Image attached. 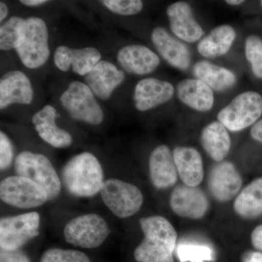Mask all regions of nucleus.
Returning <instances> with one entry per match:
<instances>
[{
	"instance_id": "nucleus-1",
	"label": "nucleus",
	"mask_w": 262,
	"mask_h": 262,
	"mask_svg": "<svg viewBox=\"0 0 262 262\" xmlns=\"http://www.w3.org/2000/svg\"><path fill=\"white\" fill-rule=\"evenodd\" d=\"M144 238L136 247L134 258L138 262H174L177 232L167 219L151 215L140 220Z\"/></svg>"
},
{
	"instance_id": "nucleus-2",
	"label": "nucleus",
	"mask_w": 262,
	"mask_h": 262,
	"mask_svg": "<svg viewBox=\"0 0 262 262\" xmlns=\"http://www.w3.org/2000/svg\"><path fill=\"white\" fill-rule=\"evenodd\" d=\"M61 177L66 189L77 198H93L101 192L104 183L102 166L91 152L72 157L62 169Z\"/></svg>"
},
{
	"instance_id": "nucleus-3",
	"label": "nucleus",
	"mask_w": 262,
	"mask_h": 262,
	"mask_svg": "<svg viewBox=\"0 0 262 262\" xmlns=\"http://www.w3.org/2000/svg\"><path fill=\"white\" fill-rule=\"evenodd\" d=\"M49 34L46 21L37 17L26 19L21 37L15 49L19 59L29 69H37L47 62L51 55Z\"/></svg>"
},
{
	"instance_id": "nucleus-4",
	"label": "nucleus",
	"mask_w": 262,
	"mask_h": 262,
	"mask_svg": "<svg viewBox=\"0 0 262 262\" xmlns=\"http://www.w3.org/2000/svg\"><path fill=\"white\" fill-rule=\"evenodd\" d=\"M16 175L35 182L46 191L49 201L59 196L61 191V179L53 164L46 155L23 151L15 160Z\"/></svg>"
},
{
	"instance_id": "nucleus-5",
	"label": "nucleus",
	"mask_w": 262,
	"mask_h": 262,
	"mask_svg": "<svg viewBox=\"0 0 262 262\" xmlns=\"http://www.w3.org/2000/svg\"><path fill=\"white\" fill-rule=\"evenodd\" d=\"M111 229L106 220L96 213L75 217L67 222L63 235L68 244L82 248L99 247L108 238Z\"/></svg>"
},
{
	"instance_id": "nucleus-6",
	"label": "nucleus",
	"mask_w": 262,
	"mask_h": 262,
	"mask_svg": "<svg viewBox=\"0 0 262 262\" xmlns=\"http://www.w3.org/2000/svg\"><path fill=\"white\" fill-rule=\"evenodd\" d=\"M60 101L71 118L76 121L93 125H100L103 122V110L94 93L80 81L71 82L60 96Z\"/></svg>"
},
{
	"instance_id": "nucleus-7",
	"label": "nucleus",
	"mask_w": 262,
	"mask_h": 262,
	"mask_svg": "<svg viewBox=\"0 0 262 262\" xmlns=\"http://www.w3.org/2000/svg\"><path fill=\"white\" fill-rule=\"evenodd\" d=\"M108 210L120 219L135 215L144 203V195L134 184L118 179H108L100 192Z\"/></svg>"
},
{
	"instance_id": "nucleus-8",
	"label": "nucleus",
	"mask_w": 262,
	"mask_h": 262,
	"mask_svg": "<svg viewBox=\"0 0 262 262\" xmlns=\"http://www.w3.org/2000/svg\"><path fill=\"white\" fill-rule=\"evenodd\" d=\"M262 115V96L254 91H246L236 96L218 114L219 121L232 132L251 126Z\"/></svg>"
},
{
	"instance_id": "nucleus-9",
	"label": "nucleus",
	"mask_w": 262,
	"mask_h": 262,
	"mask_svg": "<svg viewBox=\"0 0 262 262\" xmlns=\"http://www.w3.org/2000/svg\"><path fill=\"white\" fill-rule=\"evenodd\" d=\"M0 198L7 205L21 209L37 208L49 201L47 192L42 187L18 175L1 181Z\"/></svg>"
},
{
	"instance_id": "nucleus-10",
	"label": "nucleus",
	"mask_w": 262,
	"mask_h": 262,
	"mask_svg": "<svg viewBox=\"0 0 262 262\" xmlns=\"http://www.w3.org/2000/svg\"><path fill=\"white\" fill-rule=\"evenodd\" d=\"M40 216L37 212L2 218L0 220V247L7 251L20 249L39 234Z\"/></svg>"
},
{
	"instance_id": "nucleus-11",
	"label": "nucleus",
	"mask_w": 262,
	"mask_h": 262,
	"mask_svg": "<svg viewBox=\"0 0 262 262\" xmlns=\"http://www.w3.org/2000/svg\"><path fill=\"white\" fill-rule=\"evenodd\" d=\"M101 54L96 48H70L58 46L53 56V61L58 70L67 72L71 67L77 75L86 76L101 61Z\"/></svg>"
},
{
	"instance_id": "nucleus-12",
	"label": "nucleus",
	"mask_w": 262,
	"mask_h": 262,
	"mask_svg": "<svg viewBox=\"0 0 262 262\" xmlns=\"http://www.w3.org/2000/svg\"><path fill=\"white\" fill-rule=\"evenodd\" d=\"M208 184L213 198L225 203L233 199L238 194L243 181L233 164L222 161L212 168Z\"/></svg>"
},
{
	"instance_id": "nucleus-13",
	"label": "nucleus",
	"mask_w": 262,
	"mask_h": 262,
	"mask_svg": "<svg viewBox=\"0 0 262 262\" xmlns=\"http://www.w3.org/2000/svg\"><path fill=\"white\" fill-rule=\"evenodd\" d=\"M170 206L172 211L179 216L199 220L206 214L209 202L200 188L184 184L176 187L171 192Z\"/></svg>"
},
{
	"instance_id": "nucleus-14",
	"label": "nucleus",
	"mask_w": 262,
	"mask_h": 262,
	"mask_svg": "<svg viewBox=\"0 0 262 262\" xmlns=\"http://www.w3.org/2000/svg\"><path fill=\"white\" fill-rule=\"evenodd\" d=\"M125 78L123 71L119 70L111 62L102 60L84 76V82L95 96L102 100H108Z\"/></svg>"
},
{
	"instance_id": "nucleus-15",
	"label": "nucleus",
	"mask_w": 262,
	"mask_h": 262,
	"mask_svg": "<svg viewBox=\"0 0 262 262\" xmlns=\"http://www.w3.org/2000/svg\"><path fill=\"white\" fill-rule=\"evenodd\" d=\"M34 97L31 81L24 72L14 70L7 72L0 80V110L14 103L29 105Z\"/></svg>"
},
{
	"instance_id": "nucleus-16",
	"label": "nucleus",
	"mask_w": 262,
	"mask_h": 262,
	"mask_svg": "<svg viewBox=\"0 0 262 262\" xmlns=\"http://www.w3.org/2000/svg\"><path fill=\"white\" fill-rule=\"evenodd\" d=\"M173 84L157 78H145L136 84L134 103L136 110L146 112L168 102L173 98Z\"/></svg>"
},
{
	"instance_id": "nucleus-17",
	"label": "nucleus",
	"mask_w": 262,
	"mask_h": 262,
	"mask_svg": "<svg viewBox=\"0 0 262 262\" xmlns=\"http://www.w3.org/2000/svg\"><path fill=\"white\" fill-rule=\"evenodd\" d=\"M117 62L122 70L136 75H149L160 63L159 56L142 45H128L119 50Z\"/></svg>"
},
{
	"instance_id": "nucleus-18",
	"label": "nucleus",
	"mask_w": 262,
	"mask_h": 262,
	"mask_svg": "<svg viewBox=\"0 0 262 262\" xmlns=\"http://www.w3.org/2000/svg\"><path fill=\"white\" fill-rule=\"evenodd\" d=\"M172 32L179 39L192 43L199 40L204 30L193 15L192 8L185 2H177L166 10Z\"/></svg>"
},
{
	"instance_id": "nucleus-19",
	"label": "nucleus",
	"mask_w": 262,
	"mask_h": 262,
	"mask_svg": "<svg viewBox=\"0 0 262 262\" xmlns=\"http://www.w3.org/2000/svg\"><path fill=\"white\" fill-rule=\"evenodd\" d=\"M57 111L51 105H46L32 117V123L38 135L48 144L63 149L72 144V136L68 131L57 125Z\"/></svg>"
},
{
	"instance_id": "nucleus-20",
	"label": "nucleus",
	"mask_w": 262,
	"mask_h": 262,
	"mask_svg": "<svg viewBox=\"0 0 262 262\" xmlns=\"http://www.w3.org/2000/svg\"><path fill=\"white\" fill-rule=\"evenodd\" d=\"M151 38L157 51L165 61L179 70H188L190 64L191 56L186 45L172 37L162 27L154 29Z\"/></svg>"
},
{
	"instance_id": "nucleus-21",
	"label": "nucleus",
	"mask_w": 262,
	"mask_h": 262,
	"mask_svg": "<svg viewBox=\"0 0 262 262\" xmlns=\"http://www.w3.org/2000/svg\"><path fill=\"white\" fill-rule=\"evenodd\" d=\"M150 180L158 189L173 187L178 179V171L168 146L160 145L151 151L149 159Z\"/></svg>"
},
{
	"instance_id": "nucleus-22",
	"label": "nucleus",
	"mask_w": 262,
	"mask_h": 262,
	"mask_svg": "<svg viewBox=\"0 0 262 262\" xmlns=\"http://www.w3.org/2000/svg\"><path fill=\"white\" fill-rule=\"evenodd\" d=\"M174 162L181 180L189 187H198L204 177L203 159L199 151L190 146H177L173 150Z\"/></svg>"
},
{
	"instance_id": "nucleus-23",
	"label": "nucleus",
	"mask_w": 262,
	"mask_h": 262,
	"mask_svg": "<svg viewBox=\"0 0 262 262\" xmlns=\"http://www.w3.org/2000/svg\"><path fill=\"white\" fill-rule=\"evenodd\" d=\"M179 100L198 112H208L214 104L213 90L198 79H186L177 84Z\"/></svg>"
},
{
	"instance_id": "nucleus-24",
	"label": "nucleus",
	"mask_w": 262,
	"mask_h": 262,
	"mask_svg": "<svg viewBox=\"0 0 262 262\" xmlns=\"http://www.w3.org/2000/svg\"><path fill=\"white\" fill-rule=\"evenodd\" d=\"M201 145L215 161H223L231 148L230 136L220 121L212 122L202 130Z\"/></svg>"
},
{
	"instance_id": "nucleus-25",
	"label": "nucleus",
	"mask_w": 262,
	"mask_h": 262,
	"mask_svg": "<svg viewBox=\"0 0 262 262\" xmlns=\"http://www.w3.org/2000/svg\"><path fill=\"white\" fill-rule=\"evenodd\" d=\"M235 37V31L231 26H219L200 41L198 52L206 58L224 56L232 47Z\"/></svg>"
},
{
	"instance_id": "nucleus-26",
	"label": "nucleus",
	"mask_w": 262,
	"mask_h": 262,
	"mask_svg": "<svg viewBox=\"0 0 262 262\" xmlns=\"http://www.w3.org/2000/svg\"><path fill=\"white\" fill-rule=\"evenodd\" d=\"M193 73L196 79L215 91H227L237 82V77L232 71L207 61L196 62L193 67Z\"/></svg>"
},
{
	"instance_id": "nucleus-27",
	"label": "nucleus",
	"mask_w": 262,
	"mask_h": 262,
	"mask_svg": "<svg viewBox=\"0 0 262 262\" xmlns=\"http://www.w3.org/2000/svg\"><path fill=\"white\" fill-rule=\"evenodd\" d=\"M237 215L253 220L262 215V177L253 180L239 193L234 203Z\"/></svg>"
},
{
	"instance_id": "nucleus-28",
	"label": "nucleus",
	"mask_w": 262,
	"mask_h": 262,
	"mask_svg": "<svg viewBox=\"0 0 262 262\" xmlns=\"http://www.w3.org/2000/svg\"><path fill=\"white\" fill-rule=\"evenodd\" d=\"M26 19L12 16L0 27V49L3 51L15 50L21 37L22 29Z\"/></svg>"
},
{
	"instance_id": "nucleus-29",
	"label": "nucleus",
	"mask_w": 262,
	"mask_h": 262,
	"mask_svg": "<svg viewBox=\"0 0 262 262\" xmlns=\"http://www.w3.org/2000/svg\"><path fill=\"white\" fill-rule=\"evenodd\" d=\"M177 255L180 262H206L214 260L213 250L202 245L180 244L177 246Z\"/></svg>"
},
{
	"instance_id": "nucleus-30",
	"label": "nucleus",
	"mask_w": 262,
	"mask_h": 262,
	"mask_svg": "<svg viewBox=\"0 0 262 262\" xmlns=\"http://www.w3.org/2000/svg\"><path fill=\"white\" fill-rule=\"evenodd\" d=\"M39 262H91L89 256L77 250L51 248L45 251Z\"/></svg>"
},
{
	"instance_id": "nucleus-31",
	"label": "nucleus",
	"mask_w": 262,
	"mask_h": 262,
	"mask_svg": "<svg viewBox=\"0 0 262 262\" xmlns=\"http://www.w3.org/2000/svg\"><path fill=\"white\" fill-rule=\"evenodd\" d=\"M246 56L251 64L253 75L262 79V40L257 36H249L246 41Z\"/></svg>"
},
{
	"instance_id": "nucleus-32",
	"label": "nucleus",
	"mask_w": 262,
	"mask_h": 262,
	"mask_svg": "<svg viewBox=\"0 0 262 262\" xmlns=\"http://www.w3.org/2000/svg\"><path fill=\"white\" fill-rule=\"evenodd\" d=\"M101 3L112 13L123 16L138 14L144 8L141 0H103Z\"/></svg>"
},
{
	"instance_id": "nucleus-33",
	"label": "nucleus",
	"mask_w": 262,
	"mask_h": 262,
	"mask_svg": "<svg viewBox=\"0 0 262 262\" xmlns=\"http://www.w3.org/2000/svg\"><path fill=\"white\" fill-rule=\"evenodd\" d=\"M14 151L11 141L3 131L0 132V169H8L13 162Z\"/></svg>"
},
{
	"instance_id": "nucleus-34",
	"label": "nucleus",
	"mask_w": 262,
	"mask_h": 262,
	"mask_svg": "<svg viewBox=\"0 0 262 262\" xmlns=\"http://www.w3.org/2000/svg\"><path fill=\"white\" fill-rule=\"evenodd\" d=\"M0 262H31L25 253L20 249L15 251H7L1 249L0 251Z\"/></svg>"
},
{
	"instance_id": "nucleus-35",
	"label": "nucleus",
	"mask_w": 262,
	"mask_h": 262,
	"mask_svg": "<svg viewBox=\"0 0 262 262\" xmlns=\"http://www.w3.org/2000/svg\"><path fill=\"white\" fill-rule=\"evenodd\" d=\"M251 239L253 247L262 252V225L257 226L253 229Z\"/></svg>"
},
{
	"instance_id": "nucleus-36",
	"label": "nucleus",
	"mask_w": 262,
	"mask_h": 262,
	"mask_svg": "<svg viewBox=\"0 0 262 262\" xmlns=\"http://www.w3.org/2000/svg\"><path fill=\"white\" fill-rule=\"evenodd\" d=\"M251 136L254 140L262 143V120L256 122L251 127Z\"/></svg>"
},
{
	"instance_id": "nucleus-37",
	"label": "nucleus",
	"mask_w": 262,
	"mask_h": 262,
	"mask_svg": "<svg viewBox=\"0 0 262 262\" xmlns=\"http://www.w3.org/2000/svg\"><path fill=\"white\" fill-rule=\"evenodd\" d=\"M243 262H262V253L260 251H248L243 256Z\"/></svg>"
},
{
	"instance_id": "nucleus-38",
	"label": "nucleus",
	"mask_w": 262,
	"mask_h": 262,
	"mask_svg": "<svg viewBox=\"0 0 262 262\" xmlns=\"http://www.w3.org/2000/svg\"><path fill=\"white\" fill-rule=\"evenodd\" d=\"M20 3L29 7H37L46 4V3H49V2L47 1V0H21V1H20Z\"/></svg>"
},
{
	"instance_id": "nucleus-39",
	"label": "nucleus",
	"mask_w": 262,
	"mask_h": 262,
	"mask_svg": "<svg viewBox=\"0 0 262 262\" xmlns=\"http://www.w3.org/2000/svg\"><path fill=\"white\" fill-rule=\"evenodd\" d=\"M8 7L3 2L0 3V21H3L8 15Z\"/></svg>"
},
{
	"instance_id": "nucleus-40",
	"label": "nucleus",
	"mask_w": 262,
	"mask_h": 262,
	"mask_svg": "<svg viewBox=\"0 0 262 262\" xmlns=\"http://www.w3.org/2000/svg\"><path fill=\"white\" fill-rule=\"evenodd\" d=\"M244 3V1H243V0H227L226 1L227 4L233 5V6H237V5L243 4Z\"/></svg>"
},
{
	"instance_id": "nucleus-41",
	"label": "nucleus",
	"mask_w": 262,
	"mask_h": 262,
	"mask_svg": "<svg viewBox=\"0 0 262 262\" xmlns=\"http://www.w3.org/2000/svg\"><path fill=\"white\" fill-rule=\"evenodd\" d=\"M261 7H262V1L261 2Z\"/></svg>"
}]
</instances>
